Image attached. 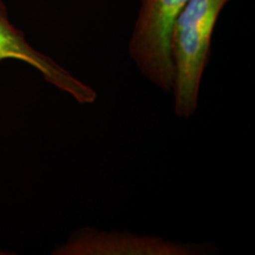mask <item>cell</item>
<instances>
[{
    "label": "cell",
    "mask_w": 255,
    "mask_h": 255,
    "mask_svg": "<svg viewBox=\"0 0 255 255\" xmlns=\"http://www.w3.org/2000/svg\"><path fill=\"white\" fill-rule=\"evenodd\" d=\"M229 0H189L175 20L171 33L174 64V111L190 119L199 104L200 85L208 65L213 33Z\"/></svg>",
    "instance_id": "obj_1"
},
{
    "label": "cell",
    "mask_w": 255,
    "mask_h": 255,
    "mask_svg": "<svg viewBox=\"0 0 255 255\" xmlns=\"http://www.w3.org/2000/svg\"><path fill=\"white\" fill-rule=\"evenodd\" d=\"M189 0H142L128 53L149 82L163 92L173 91L171 33L177 15Z\"/></svg>",
    "instance_id": "obj_2"
},
{
    "label": "cell",
    "mask_w": 255,
    "mask_h": 255,
    "mask_svg": "<svg viewBox=\"0 0 255 255\" xmlns=\"http://www.w3.org/2000/svg\"><path fill=\"white\" fill-rule=\"evenodd\" d=\"M213 246L139 235L129 232L98 231L83 227L52 252L53 255H202Z\"/></svg>",
    "instance_id": "obj_3"
},
{
    "label": "cell",
    "mask_w": 255,
    "mask_h": 255,
    "mask_svg": "<svg viewBox=\"0 0 255 255\" xmlns=\"http://www.w3.org/2000/svg\"><path fill=\"white\" fill-rule=\"evenodd\" d=\"M8 59L18 60L36 69L49 84L69 95L79 104H92L97 100V92L90 85L28 43L24 32L11 23L6 5L0 0V63Z\"/></svg>",
    "instance_id": "obj_4"
},
{
    "label": "cell",
    "mask_w": 255,
    "mask_h": 255,
    "mask_svg": "<svg viewBox=\"0 0 255 255\" xmlns=\"http://www.w3.org/2000/svg\"><path fill=\"white\" fill-rule=\"evenodd\" d=\"M2 254H7V253H6V252H2V251H0V255H2Z\"/></svg>",
    "instance_id": "obj_5"
}]
</instances>
